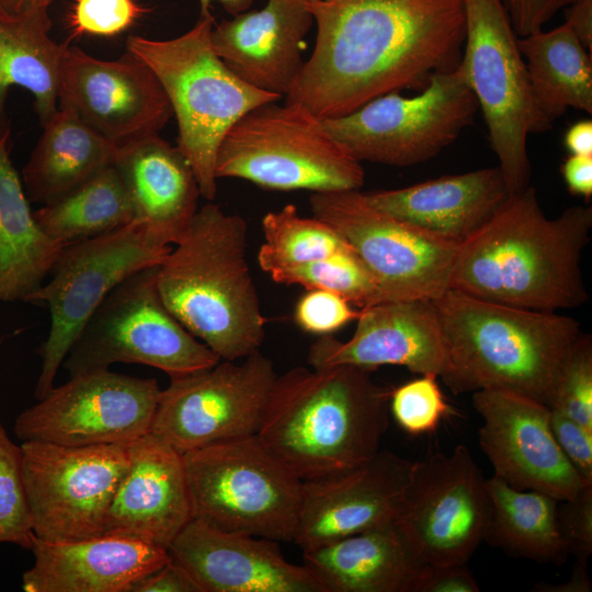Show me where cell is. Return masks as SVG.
Here are the masks:
<instances>
[{
  "mask_svg": "<svg viewBox=\"0 0 592 592\" xmlns=\"http://www.w3.org/2000/svg\"><path fill=\"white\" fill-rule=\"evenodd\" d=\"M316 44L285 101L321 119L428 82L459 61L462 0H311Z\"/></svg>",
  "mask_w": 592,
  "mask_h": 592,
  "instance_id": "6da1fadb",
  "label": "cell"
},
{
  "mask_svg": "<svg viewBox=\"0 0 592 592\" xmlns=\"http://www.w3.org/2000/svg\"><path fill=\"white\" fill-rule=\"evenodd\" d=\"M591 229L590 206L549 218L528 185L459 243L449 289L537 311L582 306L589 294L580 263Z\"/></svg>",
  "mask_w": 592,
  "mask_h": 592,
  "instance_id": "7a4b0ae2",
  "label": "cell"
},
{
  "mask_svg": "<svg viewBox=\"0 0 592 592\" xmlns=\"http://www.w3.org/2000/svg\"><path fill=\"white\" fill-rule=\"evenodd\" d=\"M351 365L293 367L277 375L257 431L303 481L358 466L379 451L390 390Z\"/></svg>",
  "mask_w": 592,
  "mask_h": 592,
  "instance_id": "3957f363",
  "label": "cell"
},
{
  "mask_svg": "<svg viewBox=\"0 0 592 592\" xmlns=\"http://www.w3.org/2000/svg\"><path fill=\"white\" fill-rule=\"evenodd\" d=\"M247 243L244 218L207 203L158 266L157 286L167 308L225 361L260 350L265 335Z\"/></svg>",
  "mask_w": 592,
  "mask_h": 592,
  "instance_id": "277c9868",
  "label": "cell"
},
{
  "mask_svg": "<svg viewBox=\"0 0 592 592\" xmlns=\"http://www.w3.org/2000/svg\"><path fill=\"white\" fill-rule=\"evenodd\" d=\"M433 303L447 353L441 378L454 394L505 390L550 408L560 364L581 334L578 320L454 289Z\"/></svg>",
  "mask_w": 592,
  "mask_h": 592,
  "instance_id": "5b68a950",
  "label": "cell"
},
{
  "mask_svg": "<svg viewBox=\"0 0 592 592\" xmlns=\"http://www.w3.org/2000/svg\"><path fill=\"white\" fill-rule=\"evenodd\" d=\"M214 16L200 15L185 33L169 39L130 35L132 54L155 73L178 124L177 147L191 164L201 196L217 194V152L230 128L250 110L282 96L239 79L213 47Z\"/></svg>",
  "mask_w": 592,
  "mask_h": 592,
  "instance_id": "8992f818",
  "label": "cell"
},
{
  "mask_svg": "<svg viewBox=\"0 0 592 592\" xmlns=\"http://www.w3.org/2000/svg\"><path fill=\"white\" fill-rule=\"evenodd\" d=\"M217 179L235 178L275 191L312 193L360 190L365 173L301 104L277 101L246 113L227 133L217 152Z\"/></svg>",
  "mask_w": 592,
  "mask_h": 592,
  "instance_id": "52a82bcc",
  "label": "cell"
},
{
  "mask_svg": "<svg viewBox=\"0 0 592 592\" xmlns=\"http://www.w3.org/2000/svg\"><path fill=\"white\" fill-rule=\"evenodd\" d=\"M192 517L215 528L293 542L303 480L257 435L183 454Z\"/></svg>",
  "mask_w": 592,
  "mask_h": 592,
  "instance_id": "ba28073f",
  "label": "cell"
},
{
  "mask_svg": "<svg viewBox=\"0 0 592 592\" xmlns=\"http://www.w3.org/2000/svg\"><path fill=\"white\" fill-rule=\"evenodd\" d=\"M464 56L459 60L487 124L510 193L530 185L527 138L550 126L532 93L524 58L502 0H462Z\"/></svg>",
  "mask_w": 592,
  "mask_h": 592,
  "instance_id": "9c48e42d",
  "label": "cell"
},
{
  "mask_svg": "<svg viewBox=\"0 0 592 592\" xmlns=\"http://www.w3.org/2000/svg\"><path fill=\"white\" fill-rule=\"evenodd\" d=\"M158 266L128 276L103 299L62 362L69 377L109 369L114 363H136L172 378L220 361L164 305Z\"/></svg>",
  "mask_w": 592,
  "mask_h": 592,
  "instance_id": "30bf717a",
  "label": "cell"
},
{
  "mask_svg": "<svg viewBox=\"0 0 592 592\" xmlns=\"http://www.w3.org/2000/svg\"><path fill=\"white\" fill-rule=\"evenodd\" d=\"M170 246L156 241L136 220L110 232L64 246L52 278L25 303L46 305L50 315L47 339L38 349L42 367L35 398L53 387L59 367L103 299L128 276L160 265Z\"/></svg>",
  "mask_w": 592,
  "mask_h": 592,
  "instance_id": "8fae6325",
  "label": "cell"
},
{
  "mask_svg": "<svg viewBox=\"0 0 592 592\" xmlns=\"http://www.w3.org/2000/svg\"><path fill=\"white\" fill-rule=\"evenodd\" d=\"M477 110L458 62L433 73L414 96L390 92L323 123L360 162L409 167L434 158L454 143Z\"/></svg>",
  "mask_w": 592,
  "mask_h": 592,
  "instance_id": "7c38bea8",
  "label": "cell"
},
{
  "mask_svg": "<svg viewBox=\"0 0 592 592\" xmlns=\"http://www.w3.org/2000/svg\"><path fill=\"white\" fill-rule=\"evenodd\" d=\"M127 465V444L24 441L20 470L35 537L71 542L103 535Z\"/></svg>",
  "mask_w": 592,
  "mask_h": 592,
  "instance_id": "4fadbf2b",
  "label": "cell"
},
{
  "mask_svg": "<svg viewBox=\"0 0 592 592\" xmlns=\"http://www.w3.org/2000/svg\"><path fill=\"white\" fill-rule=\"evenodd\" d=\"M485 481L464 444L413 462L392 524L421 566L467 563L488 522Z\"/></svg>",
  "mask_w": 592,
  "mask_h": 592,
  "instance_id": "5bb4252c",
  "label": "cell"
},
{
  "mask_svg": "<svg viewBox=\"0 0 592 592\" xmlns=\"http://www.w3.org/2000/svg\"><path fill=\"white\" fill-rule=\"evenodd\" d=\"M309 203L373 272L385 301L435 299L449 289L459 243L374 207L360 190L312 193Z\"/></svg>",
  "mask_w": 592,
  "mask_h": 592,
  "instance_id": "9a60e30c",
  "label": "cell"
},
{
  "mask_svg": "<svg viewBox=\"0 0 592 592\" xmlns=\"http://www.w3.org/2000/svg\"><path fill=\"white\" fill-rule=\"evenodd\" d=\"M277 374L260 350L170 378L151 431L181 454L257 434Z\"/></svg>",
  "mask_w": 592,
  "mask_h": 592,
  "instance_id": "2e32d148",
  "label": "cell"
},
{
  "mask_svg": "<svg viewBox=\"0 0 592 592\" xmlns=\"http://www.w3.org/2000/svg\"><path fill=\"white\" fill-rule=\"evenodd\" d=\"M160 394L155 378L110 369L79 374L22 411L14 433L23 442L65 446L128 444L151 431Z\"/></svg>",
  "mask_w": 592,
  "mask_h": 592,
  "instance_id": "e0dca14e",
  "label": "cell"
},
{
  "mask_svg": "<svg viewBox=\"0 0 592 592\" xmlns=\"http://www.w3.org/2000/svg\"><path fill=\"white\" fill-rule=\"evenodd\" d=\"M119 148L159 134L173 116L155 73L129 53L104 60L68 45L59 105Z\"/></svg>",
  "mask_w": 592,
  "mask_h": 592,
  "instance_id": "ac0fdd59",
  "label": "cell"
},
{
  "mask_svg": "<svg viewBox=\"0 0 592 592\" xmlns=\"http://www.w3.org/2000/svg\"><path fill=\"white\" fill-rule=\"evenodd\" d=\"M471 402L483 421L479 444L494 476L515 489L540 491L559 502L589 485L560 449L548 406L497 389L474 391Z\"/></svg>",
  "mask_w": 592,
  "mask_h": 592,
  "instance_id": "d6986e66",
  "label": "cell"
},
{
  "mask_svg": "<svg viewBox=\"0 0 592 592\" xmlns=\"http://www.w3.org/2000/svg\"><path fill=\"white\" fill-rule=\"evenodd\" d=\"M412 464L379 449L351 469L303 481L293 543L305 550L392 522Z\"/></svg>",
  "mask_w": 592,
  "mask_h": 592,
  "instance_id": "ffe728a7",
  "label": "cell"
},
{
  "mask_svg": "<svg viewBox=\"0 0 592 592\" xmlns=\"http://www.w3.org/2000/svg\"><path fill=\"white\" fill-rule=\"evenodd\" d=\"M356 320L348 341L320 335L309 348L308 364L351 365L367 371L397 365L437 377L445 373L447 353L433 299L382 301L360 309Z\"/></svg>",
  "mask_w": 592,
  "mask_h": 592,
  "instance_id": "44dd1931",
  "label": "cell"
},
{
  "mask_svg": "<svg viewBox=\"0 0 592 592\" xmlns=\"http://www.w3.org/2000/svg\"><path fill=\"white\" fill-rule=\"evenodd\" d=\"M168 550L201 592H326L305 565L285 559L280 542L221 531L195 519Z\"/></svg>",
  "mask_w": 592,
  "mask_h": 592,
  "instance_id": "7402d4cb",
  "label": "cell"
},
{
  "mask_svg": "<svg viewBox=\"0 0 592 592\" xmlns=\"http://www.w3.org/2000/svg\"><path fill=\"white\" fill-rule=\"evenodd\" d=\"M128 465L112 499L103 535L169 548L193 519L183 454L148 432L127 444Z\"/></svg>",
  "mask_w": 592,
  "mask_h": 592,
  "instance_id": "603a6c76",
  "label": "cell"
},
{
  "mask_svg": "<svg viewBox=\"0 0 592 592\" xmlns=\"http://www.w3.org/2000/svg\"><path fill=\"white\" fill-rule=\"evenodd\" d=\"M311 0H267L264 8L223 20L212 30L214 50L247 84L285 96L303 68Z\"/></svg>",
  "mask_w": 592,
  "mask_h": 592,
  "instance_id": "cb8c5ba5",
  "label": "cell"
},
{
  "mask_svg": "<svg viewBox=\"0 0 592 592\" xmlns=\"http://www.w3.org/2000/svg\"><path fill=\"white\" fill-rule=\"evenodd\" d=\"M30 550L34 563L22 577L26 592H128L171 558L167 548L111 535L71 542L34 536Z\"/></svg>",
  "mask_w": 592,
  "mask_h": 592,
  "instance_id": "d4e9b609",
  "label": "cell"
},
{
  "mask_svg": "<svg viewBox=\"0 0 592 592\" xmlns=\"http://www.w3.org/2000/svg\"><path fill=\"white\" fill-rule=\"evenodd\" d=\"M117 169L134 220L161 244H175L198 210L195 173L180 149L159 134L117 148Z\"/></svg>",
  "mask_w": 592,
  "mask_h": 592,
  "instance_id": "484cf974",
  "label": "cell"
},
{
  "mask_svg": "<svg viewBox=\"0 0 592 592\" xmlns=\"http://www.w3.org/2000/svg\"><path fill=\"white\" fill-rule=\"evenodd\" d=\"M510 194L498 166L364 193L374 207L457 243L490 219Z\"/></svg>",
  "mask_w": 592,
  "mask_h": 592,
  "instance_id": "4316f807",
  "label": "cell"
},
{
  "mask_svg": "<svg viewBox=\"0 0 592 592\" xmlns=\"http://www.w3.org/2000/svg\"><path fill=\"white\" fill-rule=\"evenodd\" d=\"M326 592H411L422 567L392 522L303 550Z\"/></svg>",
  "mask_w": 592,
  "mask_h": 592,
  "instance_id": "83f0119b",
  "label": "cell"
},
{
  "mask_svg": "<svg viewBox=\"0 0 592 592\" xmlns=\"http://www.w3.org/2000/svg\"><path fill=\"white\" fill-rule=\"evenodd\" d=\"M48 10L11 14L0 10V138L11 134L7 99L11 87L34 96L42 127L56 113L62 60L68 43L50 35Z\"/></svg>",
  "mask_w": 592,
  "mask_h": 592,
  "instance_id": "f1b7e54d",
  "label": "cell"
},
{
  "mask_svg": "<svg viewBox=\"0 0 592 592\" xmlns=\"http://www.w3.org/2000/svg\"><path fill=\"white\" fill-rule=\"evenodd\" d=\"M117 148L72 112L58 107L22 170L30 202L53 204L114 163Z\"/></svg>",
  "mask_w": 592,
  "mask_h": 592,
  "instance_id": "f546056e",
  "label": "cell"
},
{
  "mask_svg": "<svg viewBox=\"0 0 592 592\" xmlns=\"http://www.w3.org/2000/svg\"><path fill=\"white\" fill-rule=\"evenodd\" d=\"M9 140L10 135L0 138V303L25 301L44 284L64 248L37 225Z\"/></svg>",
  "mask_w": 592,
  "mask_h": 592,
  "instance_id": "4dcf8cb0",
  "label": "cell"
},
{
  "mask_svg": "<svg viewBox=\"0 0 592 592\" xmlns=\"http://www.w3.org/2000/svg\"><path fill=\"white\" fill-rule=\"evenodd\" d=\"M517 43L535 104L549 126L568 109L592 113L591 55L567 24L536 31Z\"/></svg>",
  "mask_w": 592,
  "mask_h": 592,
  "instance_id": "1f68e13d",
  "label": "cell"
},
{
  "mask_svg": "<svg viewBox=\"0 0 592 592\" xmlns=\"http://www.w3.org/2000/svg\"><path fill=\"white\" fill-rule=\"evenodd\" d=\"M490 510L483 540L508 555L561 565L569 556L558 526L559 501L535 490H519L497 476L486 479Z\"/></svg>",
  "mask_w": 592,
  "mask_h": 592,
  "instance_id": "d6a6232c",
  "label": "cell"
},
{
  "mask_svg": "<svg viewBox=\"0 0 592 592\" xmlns=\"http://www.w3.org/2000/svg\"><path fill=\"white\" fill-rule=\"evenodd\" d=\"M33 214L43 232L61 246L110 232L134 220L132 203L114 163Z\"/></svg>",
  "mask_w": 592,
  "mask_h": 592,
  "instance_id": "836d02e7",
  "label": "cell"
},
{
  "mask_svg": "<svg viewBox=\"0 0 592 592\" xmlns=\"http://www.w3.org/2000/svg\"><path fill=\"white\" fill-rule=\"evenodd\" d=\"M264 243L259 266L270 275L282 270L326 259L351 244L332 226L315 216L304 217L293 204L269 212L262 218Z\"/></svg>",
  "mask_w": 592,
  "mask_h": 592,
  "instance_id": "e575fe53",
  "label": "cell"
},
{
  "mask_svg": "<svg viewBox=\"0 0 592 592\" xmlns=\"http://www.w3.org/2000/svg\"><path fill=\"white\" fill-rule=\"evenodd\" d=\"M271 277L280 284L334 292L360 309L385 301L377 278L352 246L326 259L282 270Z\"/></svg>",
  "mask_w": 592,
  "mask_h": 592,
  "instance_id": "d590c367",
  "label": "cell"
},
{
  "mask_svg": "<svg viewBox=\"0 0 592 592\" xmlns=\"http://www.w3.org/2000/svg\"><path fill=\"white\" fill-rule=\"evenodd\" d=\"M550 408L592 430V340L581 334L566 353L556 377Z\"/></svg>",
  "mask_w": 592,
  "mask_h": 592,
  "instance_id": "8d00e7d4",
  "label": "cell"
},
{
  "mask_svg": "<svg viewBox=\"0 0 592 592\" xmlns=\"http://www.w3.org/2000/svg\"><path fill=\"white\" fill-rule=\"evenodd\" d=\"M20 470V446L0 422V543L30 549L34 539Z\"/></svg>",
  "mask_w": 592,
  "mask_h": 592,
  "instance_id": "74e56055",
  "label": "cell"
},
{
  "mask_svg": "<svg viewBox=\"0 0 592 592\" xmlns=\"http://www.w3.org/2000/svg\"><path fill=\"white\" fill-rule=\"evenodd\" d=\"M389 410L398 425L410 435L434 432L453 412L434 374L420 375L392 389Z\"/></svg>",
  "mask_w": 592,
  "mask_h": 592,
  "instance_id": "f35d334b",
  "label": "cell"
},
{
  "mask_svg": "<svg viewBox=\"0 0 592 592\" xmlns=\"http://www.w3.org/2000/svg\"><path fill=\"white\" fill-rule=\"evenodd\" d=\"M146 12L135 0H73L69 25L72 36L111 37L127 31Z\"/></svg>",
  "mask_w": 592,
  "mask_h": 592,
  "instance_id": "ab89813d",
  "label": "cell"
},
{
  "mask_svg": "<svg viewBox=\"0 0 592 592\" xmlns=\"http://www.w3.org/2000/svg\"><path fill=\"white\" fill-rule=\"evenodd\" d=\"M360 310L341 295L327 289H307L296 303L294 319L305 332L328 335L357 318Z\"/></svg>",
  "mask_w": 592,
  "mask_h": 592,
  "instance_id": "60d3db41",
  "label": "cell"
},
{
  "mask_svg": "<svg viewBox=\"0 0 592 592\" xmlns=\"http://www.w3.org/2000/svg\"><path fill=\"white\" fill-rule=\"evenodd\" d=\"M557 519L569 555L589 558L592 553V485L572 499L560 501Z\"/></svg>",
  "mask_w": 592,
  "mask_h": 592,
  "instance_id": "b9f144b4",
  "label": "cell"
},
{
  "mask_svg": "<svg viewBox=\"0 0 592 592\" xmlns=\"http://www.w3.org/2000/svg\"><path fill=\"white\" fill-rule=\"evenodd\" d=\"M550 426L567 459L582 479L592 485V430L553 408Z\"/></svg>",
  "mask_w": 592,
  "mask_h": 592,
  "instance_id": "7bdbcfd3",
  "label": "cell"
},
{
  "mask_svg": "<svg viewBox=\"0 0 592 592\" xmlns=\"http://www.w3.org/2000/svg\"><path fill=\"white\" fill-rule=\"evenodd\" d=\"M480 588L466 563L422 566L411 592H479Z\"/></svg>",
  "mask_w": 592,
  "mask_h": 592,
  "instance_id": "ee69618b",
  "label": "cell"
},
{
  "mask_svg": "<svg viewBox=\"0 0 592 592\" xmlns=\"http://www.w3.org/2000/svg\"><path fill=\"white\" fill-rule=\"evenodd\" d=\"M574 0H502L519 36L543 30L544 25L561 9Z\"/></svg>",
  "mask_w": 592,
  "mask_h": 592,
  "instance_id": "f6af8a7d",
  "label": "cell"
},
{
  "mask_svg": "<svg viewBox=\"0 0 592 592\" xmlns=\"http://www.w3.org/2000/svg\"><path fill=\"white\" fill-rule=\"evenodd\" d=\"M128 592H201L186 570L172 558L138 579Z\"/></svg>",
  "mask_w": 592,
  "mask_h": 592,
  "instance_id": "bcb514c9",
  "label": "cell"
},
{
  "mask_svg": "<svg viewBox=\"0 0 592 592\" xmlns=\"http://www.w3.org/2000/svg\"><path fill=\"white\" fill-rule=\"evenodd\" d=\"M561 174L571 194L589 200L592 196V156L569 155Z\"/></svg>",
  "mask_w": 592,
  "mask_h": 592,
  "instance_id": "7dc6e473",
  "label": "cell"
},
{
  "mask_svg": "<svg viewBox=\"0 0 592 592\" xmlns=\"http://www.w3.org/2000/svg\"><path fill=\"white\" fill-rule=\"evenodd\" d=\"M565 24L579 42L591 52L592 48V0H574L566 7Z\"/></svg>",
  "mask_w": 592,
  "mask_h": 592,
  "instance_id": "c3c4849f",
  "label": "cell"
},
{
  "mask_svg": "<svg viewBox=\"0 0 592 592\" xmlns=\"http://www.w3.org/2000/svg\"><path fill=\"white\" fill-rule=\"evenodd\" d=\"M588 559L577 558L571 577L562 584L536 583L534 591L539 592H590L591 581L588 574Z\"/></svg>",
  "mask_w": 592,
  "mask_h": 592,
  "instance_id": "681fc988",
  "label": "cell"
},
{
  "mask_svg": "<svg viewBox=\"0 0 592 592\" xmlns=\"http://www.w3.org/2000/svg\"><path fill=\"white\" fill-rule=\"evenodd\" d=\"M563 145L569 155L592 156V121L571 124L565 133Z\"/></svg>",
  "mask_w": 592,
  "mask_h": 592,
  "instance_id": "f907efd6",
  "label": "cell"
},
{
  "mask_svg": "<svg viewBox=\"0 0 592 592\" xmlns=\"http://www.w3.org/2000/svg\"><path fill=\"white\" fill-rule=\"evenodd\" d=\"M55 0H0V10L21 14L38 10H48Z\"/></svg>",
  "mask_w": 592,
  "mask_h": 592,
  "instance_id": "816d5d0a",
  "label": "cell"
},
{
  "mask_svg": "<svg viewBox=\"0 0 592 592\" xmlns=\"http://www.w3.org/2000/svg\"><path fill=\"white\" fill-rule=\"evenodd\" d=\"M213 1H218L228 13L237 15L246 12L254 0H198L200 15L210 14L209 8Z\"/></svg>",
  "mask_w": 592,
  "mask_h": 592,
  "instance_id": "f5cc1de1",
  "label": "cell"
}]
</instances>
